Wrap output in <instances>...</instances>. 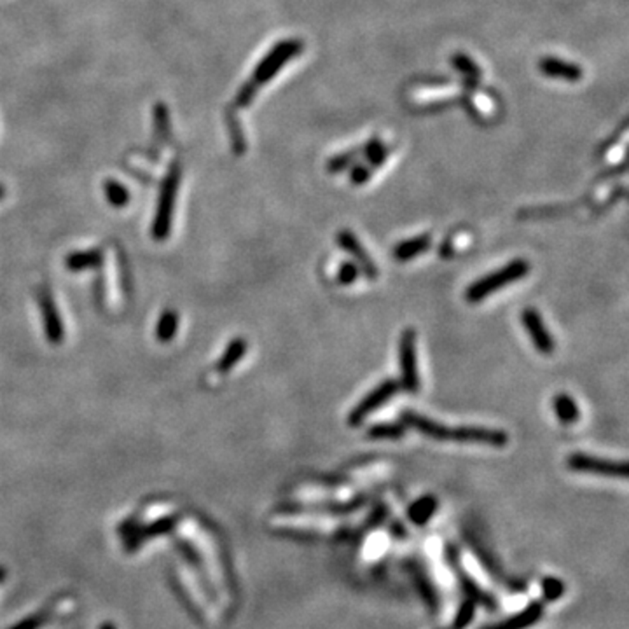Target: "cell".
I'll return each instance as SVG.
<instances>
[{"label": "cell", "mask_w": 629, "mask_h": 629, "mask_svg": "<svg viewBox=\"0 0 629 629\" xmlns=\"http://www.w3.org/2000/svg\"><path fill=\"white\" fill-rule=\"evenodd\" d=\"M400 421L407 428L420 432L421 435L434 441H453L463 444H484L493 448H503L509 442V434L500 428L479 427V425H463V427H449V425L435 421L416 411H402Z\"/></svg>", "instance_id": "obj_1"}, {"label": "cell", "mask_w": 629, "mask_h": 629, "mask_svg": "<svg viewBox=\"0 0 629 629\" xmlns=\"http://www.w3.org/2000/svg\"><path fill=\"white\" fill-rule=\"evenodd\" d=\"M531 266L527 259H514L510 263H507L505 266H502L500 270L491 271V273L484 274L479 280L472 282L465 291V299L472 305L475 303L484 301L486 298L495 294L496 291L503 287H509V285L516 284V282L523 280L528 273H530Z\"/></svg>", "instance_id": "obj_2"}, {"label": "cell", "mask_w": 629, "mask_h": 629, "mask_svg": "<svg viewBox=\"0 0 629 629\" xmlns=\"http://www.w3.org/2000/svg\"><path fill=\"white\" fill-rule=\"evenodd\" d=\"M399 371L400 387L409 393H418L421 388L420 371H418L416 355V331L404 329L399 339Z\"/></svg>", "instance_id": "obj_3"}, {"label": "cell", "mask_w": 629, "mask_h": 629, "mask_svg": "<svg viewBox=\"0 0 629 629\" xmlns=\"http://www.w3.org/2000/svg\"><path fill=\"white\" fill-rule=\"evenodd\" d=\"M399 390L400 383L397 380H393V378H387V380L381 381L380 385H376L373 390L367 393L364 399H360L359 404L350 411L348 418H346L348 427H360L369 414L381 409L388 400L397 395V392Z\"/></svg>", "instance_id": "obj_4"}, {"label": "cell", "mask_w": 629, "mask_h": 629, "mask_svg": "<svg viewBox=\"0 0 629 629\" xmlns=\"http://www.w3.org/2000/svg\"><path fill=\"white\" fill-rule=\"evenodd\" d=\"M303 48H305V46H303V42L298 41V39H296V41H292L291 39V41H284L280 42V44H277L270 53H267L266 58L257 65L252 81L256 82L257 86L271 81V79L280 72V69L285 65V63L291 62L292 58H296V56L303 51Z\"/></svg>", "instance_id": "obj_5"}, {"label": "cell", "mask_w": 629, "mask_h": 629, "mask_svg": "<svg viewBox=\"0 0 629 629\" xmlns=\"http://www.w3.org/2000/svg\"><path fill=\"white\" fill-rule=\"evenodd\" d=\"M567 467L574 472L596 474L603 475V477H628V465L624 462H614V460L600 458V456L588 455V453H571V455H568Z\"/></svg>", "instance_id": "obj_6"}, {"label": "cell", "mask_w": 629, "mask_h": 629, "mask_svg": "<svg viewBox=\"0 0 629 629\" xmlns=\"http://www.w3.org/2000/svg\"><path fill=\"white\" fill-rule=\"evenodd\" d=\"M178 177H180V170H178V166H173L170 170V173L166 175V178H164L163 187H161L159 205H157V216L154 220V231H152L156 239H163L166 233H170V220H171V212H173L175 194H177L178 187Z\"/></svg>", "instance_id": "obj_7"}, {"label": "cell", "mask_w": 629, "mask_h": 629, "mask_svg": "<svg viewBox=\"0 0 629 629\" xmlns=\"http://www.w3.org/2000/svg\"><path fill=\"white\" fill-rule=\"evenodd\" d=\"M521 322H523L524 331H527L530 341L534 343L535 350L541 355H552L556 350V343H554L552 334L549 332L542 314L535 308H524L521 313Z\"/></svg>", "instance_id": "obj_8"}, {"label": "cell", "mask_w": 629, "mask_h": 629, "mask_svg": "<svg viewBox=\"0 0 629 629\" xmlns=\"http://www.w3.org/2000/svg\"><path fill=\"white\" fill-rule=\"evenodd\" d=\"M336 241L338 245L345 250L348 256L353 257V263L359 266L360 273L366 274L369 280H376L378 274H380V270H378L376 263L371 259V256L367 253V250L364 249V245L360 243V239L357 238V234L350 230H343L339 231L338 236H336Z\"/></svg>", "instance_id": "obj_9"}, {"label": "cell", "mask_w": 629, "mask_h": 629, "mask_svg": "<svg viewBox=\"0 0 629 629\" xmlns=\"http://www.w3.org/2000/svg\"><path fill=\"white\" fill-rule=\"evenodd\" d=\"M538 70H541L542 76L550 79H561V81L568 82H577L584 77V72H582L581 67L575 65V63L564 62V60L552 58V56L542 58L538 62Z\"/></svg>", "instance_id": "obj_10"}, {"label": "cell", "mask_w": 629, "mask_h": 629, "mask_svg": "<svg viewBox=\"0 0 629 629\" xmlns=\"http://www.w3.org/2000/svg\"><path fill=\"white\" fill-rule=\"evenodd\" d=\"M430 246H432V236L420 234L397 243L392 250V256L397 263H407V260H413L416 259V257H420L421 253L427 252Z\"/></svg>", "instance_id": "obj_11"}, {"label": "cell", "mask_w": 629, "mask_h": 629, "mask_svg": "<svg viewBox=\"0 0 629 629\" xmlns=\"http://www.w3.org/2000/svg\"><path fill=\"white\" fill-rule=\"evenodd\" d=\"M589 203V198L578 199L575 203H567V205H544L534 206V208H523L517 212V219H544V217H563L568 213L575 212L578 206Z\"/></svg>", "instance_id": "obj_12"}, {"label": "cell", "mask_w": 629, "mask_h": 629, "mask_svg": "<svg viewBox=\"0 0 629 629\" xmlns=\"http://www.w3.org/2000/svg\"><path fill=\"white\" fill-rule=\"evenodd\" d=\"M552 411L554 416L557 418L561 425L570 427L581 420V411H578L577 400L568 393H556L552 397Z\"/></svg>", "instance_id": "obj_13"}, {"label": "cell", "mask_w": 629, "mask_h": 629, "mask_svg": "<svg viewBox=\"0 0 629 629\" xmlns=\"http://www.w3.org/2000/svg\"><path fill=\"white\" fill-rule=\"evenodd\" d=\"M41 308H42V312H44L46 332H48L49 341H53V343L62 341L63 329H62V324H60L58 313H56V308H55V305H53V299H51V296H49V292H44V294L41 296Z\"/></svg>", "instance_id": "obj_14"}, {"label": "cell", "mask_w": 629, "mask_h": 629, "mask_svg": "<svg viewBox=\"0 0 629 629\" xmlns=\"http://www.w3.org/2000/svg\"><path fill=\"white\" fill-rule=\"evenodd\" d=\"M407 427L402 421H383V423H374L367 430V437L376 439V441H399L406 435Z\"/></svg>", "instance_id": "obj_15"}, {"label": "cell", "mask_w": 629, "mask_h": 629, "mask_svg": "<svg viewBox=\"0 0 629 629\" xmlns=\"http://www.w3.org/2000/svg\"><path fill=\"white\" fill-rule=\"evenodd\" d=\"M435 510H437V498L432 495H425L411 503L407 509V516L414 524H425L434 516Z\"/></svg>", "instance_id": "obj_16"}, {"label": "cell", "mask_w": 629, "mask_h": 629, "mask_svg": "<svg viewBox=\"0 0 629 629\" xmlns=\"http://www.w3.org/2000/svg\"><path fill=\"white\" fill-rule=\"evenodd\" d=\"M542 616V607L541 605H531L528 607L524 612L517 614V616L510 617V619L503 621V623L496 624V626L486 628V629H524L531 624L537 623Z\"/></svg>", "instance_id": "obj_17"}, {"label": "cell", "mask_w": 629, "mask_h": 629, "mask_svg": "<svg viewBox=\"0 0 629 629\" xmlns=\"http://www.w3.org/2000/svg\"><path fill=\"white\" fill-rule=\"evenodd\" d=\"M246 348H249V345H246L245 339L243 338L233 339V341L230 343V346H227L226 352H224V355L220 357L219 364H217V369H219L220 373H227V371L233 369L236 364L243 359V355L246 353Z\"/></svg>", "instance_id": "obj_18"}, {"label": "cell", "mask_w": 629, "mask_h": 629, "mask_svg": "<svg viewBox=\"0 0 629 629\" xmlns=\"http://www.w3.org/2000/svg\"><path fill=\"white\" fill-rule=\"evenodd\" d=\"M360 156H362V147L331 157V159L327 161V171L329 173H341V171L350 170V168L357 163V159H359Z\"/></svg>", "instance_id": "obj_19"}, {"label": "cell", "mask_w": 629, "mask_h": 629, "mask_svg": "<svg viewBox=\"0 0 629 629\" xmlns=\"http://www.w3.org/2000/svg\"><path fill=\"white\" fill-rule=\"evenodd\" d=\"M451 63L453 67H455L460 74H463L467 79H474L475 81V79L481 77V69H479V65L470 58V56H467L465 53H455L451 58Z\"/></svg>", "instance_id": "obj_20"}, {"label": "cell", "mask_w": 629, "mask_h": 629, "mask_svg": "<svg viewBox=\"0 0 629 629\" xmlns=\"http://www.w3.org/2000/svg\"><path fill=\"white\" fill-rule=\"evenodd\" d=\"M105 194L107 199L116 206H123L124 203H128V189L116 180L105 182Z\"/></svg>", "instance_id": "obj_21"}, {"label": "cell", "mask_w": 629, "mask_h": 629, "mask_svg": "<svg viewBox=\"0 0 629 629\" xmlns=\"http://www.w3.org/2000/svg\"><path fill=\"white\" fill-rule=\"evenodd\" d=\"M175 331H177V314L173 312H166L161 318L159 325H157V338L161 341H170L173 338Z\"/></svg>", "instance_id": "obj_22"}, {"label": "cell", "mask_w": 629, "mask_h": 629, "mask_svg": "<svg viewBox=\"0 0 629 629\" xmlns=\"http://www.w3.org/2000/svg\"><path fill=\"white\" fill-rule=\"evenodd\" d=\"M359 274H360L359 266H357L353 260H345V263H341V266H339L338 277L336 278H338L339 285H352L355 284Z\"/></svg>", "instance_id": "obj_23"}, {"label": "cell", "mask_w": 629, "mask_h": 629, "mask_svg": "<svg viewBox=\"0 0 629 629\" xmlns=\"http://www.w3.org/2000/svg\"><path fill=\"white\" fill-rule=\"evenodd\" d=\"M98 259H100L98 253H96L95 250H91V252H84V253L82 252L74 253V256H70L69 259H67V264H69L70 270H82V267L91 266V264L96 263Z\"/></svg>", "instance_id": "obj_24"}, {"label": "cell", "mask_w": 629, "mask_h": 629, "mask_svg": "<svg viewBox=\"0 0 629 629\" xmlns=\"http://www.w3.org/2000/svg\"><path fill=\"white\" fill-rule=\"evenodd\" d=\"M371 175H373V170L366 163H355L350 170V180L353 185H364L367 184Z\"/></svg>", "instance_id": "obj_25"}, {"label": "cell", "mask_w": 629, "mask_h": 629, "mask_svg": "<svg viewBox=\"0 0 629 629\" xmlns=\"http://www.w3.org/2000/svg\"><path fill=\"white\" fill-rule=\"evenodd\" d=\"M257 88H259V86H257L253 81L245 82V84L241 86V89H239L238 95H236V105L238 107L250 105V103L253 102V96H256Z\"/></svg>", "instance_id": "obj_26"}, {"label": "cell", "mask_w": 629, "mask_h": 629, "mask_svg": "<svg viewBox=\"0 0 629 629\" xmlns=\"http://www.w3.org/2000/svg\"><path fill=\"white\" fill-rule=\"evenodd\" d=\"M472 614H474V603L469 600V602L460 609L458 617H456V628H463L465 624H469L472 619Z\"/></svg>", "instance_id": "obj_27"}, {"label": "cell", "mask_w": 629, "mask_h": 629, "mask_svg": "<svg viewBox=\"0 0 629 629\" xmlns=\"http://www.w3.org/2000/svg\"><path fill=\"white\" fill-rule=\"evenodd\" d=\"M156 123H157V131H159V133H166L168 131V112L163 105L156 107Z\"/></svg>", "instance_id": "obj_28"}, {"label": "cell", "mask_w": 629, "mask_h": 629, "mask_svg": "<svg viewBox=\"0 0 629 629\" xmlns=\"http://www.w3.org/2000/svg\"><path fill=\"white\" fill-rule=\"evenodd\" d=\"M545 585H549V588L544 589V591L548 592L549 598H556L557 595H561V584L557 581H552V578H549V581L545 582Z\"/></svg>", "instance_id": "obj_29"}, {"label": "cell", "mask_w": 629, "mask_h": 629, "mask_svg": "<svg viewBox=\"0 0 629 629\" xmlns=\"http://www.w3.org/2000/svg\"><path fill=\"white\" fill-rule=\"evenodd\" d=\"M2 194H4V187H2V185H0V198H2Z\"/></svg>", "instance_id": "obj_30"}, {"label": "cell", "mask_w": 629, "mask_h": 629, "mask_svg": "<svg viewBox=\"0 0 629 629\" xmlns=\"http://www.w3.org/2000/svg\"><path fill=\"white\" fill-rule=\"evenodd\" d=\"M0 578H2V571H0Z\"/></svg>", "instance_id": "obj_31"}]
</instances>
